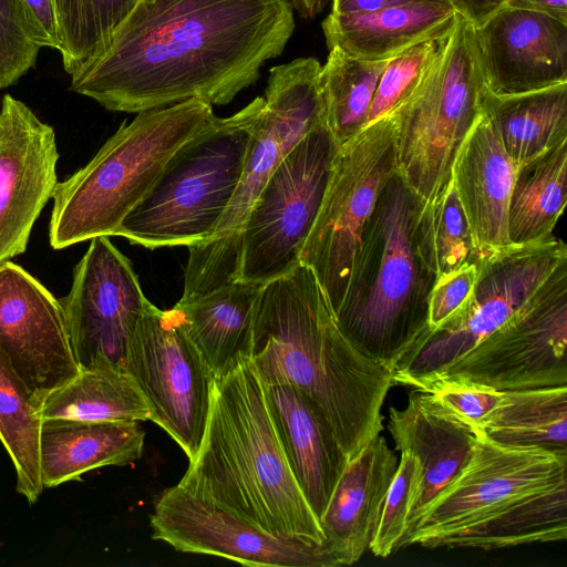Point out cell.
Instances as JSON below:
<instances>
[{
  "label": "cell",
  "mask_w": 567,
  "mask_h": 567,
  "mask_svg": "<svg viewBox=\"0 0 567 567\" xmlns=\"http://www.w3.org/2000/svg\"><path fill=\"white\" fill-rule=\"evenodd\" d=\"M290 0H137L71 90L138 113L200 99L225 105L295 30Z\"/></svg>",
  "instance_id": "6da1fadb"
},
{
  "label": "cell",
  "mask_w": 567,
  "mask_h": 567,
  "mask_svg": "<svg viewBox=\"0 0 567 567\" xmlns=\"http://www.w3.org/2000/svg\"><path fill=\"white\" fill-rule=\"evenodd\" d=\"M250 359L262 383L292 385L312 401L348 461L382 431L392 369L350 343L307 266L262 286Z\"/></svg>",
  "instance_id": "7a4b0ae2"
},
{
  "label": "cell",
  "mask_w": 567,
  "mask_h": 567,
  "mask_svg": "<svg viewBox=\"0 0 567 567\" xmlns=\"http://www.w3.org/2000/svg\"><path fill=\"white\" fill-rule=\"evenodd\" d=\"M178 485L270 534L324 542L288 464L251 359L214 381L200 446Z\"/></svg>",
  "instance_id": "3957f363"
},
{
  "label": "cell",
  "mask_w": 567,
  "mask_h": 567,
  "mask_svg": "<svg viewBox=\"0 0 567 567\" xmlns=\"http://www.w3.org/2000/svg\"><path fill=\"white\" fill-rule=\"evenodd\" d=\"M422 202L395 173L361 234L337 323L362 354L389 368L429 328L436 280L416 248Z\"/></svg>",
  "instance_id": "277c9868"
},
{
  "label": "cell",
  "mask_w": 567,
  "mask_h": 567,
  "mask_svg": "<svg viewBox=\"0 0 567 567\" xmlns=\"http://www.w3.org/2000/svg\"><path fill=\"white\" fill-rule=\"evenodd\" d=\"M136 114L85 166L56 183L49 225L52 248L114 236L173 155L217 120L213 105L200 99Z\"/></svg>",
  "instance_id": "5b68a950"
},
{
  "label": "cell",
  "mask_w": 567,
  "mask_h": 567,
  "mask_svg": "<svg viewBox=\"0 0 567 567\" xmlns=\"http://www.w3.org/2000/svg\"><path fill=\"white\" fill-rule=\"evenodd\" d=\"M320 71L321 64L311 56L270 69L265 95L259 96L239 183L214 234L188 247L179 303L236 280L240 234L254 202L292 147L324 123Z\"/></svg>",
  "instance_id": "8992f818"
},
{
  "label": "cell",
  "mask_w": 567,
  "mask_h": 567,
  "mask_svg": "<svg viewBox=\"0 0 567 567\" xmlns=\"http://www.w3.org/2000/svg\"><path fill=\"white\" fill-rule=\"evenodd\" d=\"M258 105L259 96L182 146L114 236L148 249L208 239L239 183Z\"/></svg>",
  "instance_id": "52a82bcc"
},
{
  "label": "cell",
  "mask_w": 567,
  "mask_h": 567,
  "mask_svg": "<svg viewBox=\"0 0 567 567\" xmlns=\"http://www.w3.org/2000/svg\"><path fill=\"white\" fill-rule=\"evenodd\" d=\"M483 90L474 27L457 14L424 78L395 110L398 173L423 206L449 185Z\"/></svg>",
  "instance_id": "ba28073f"
},
{
  "label": "cell",
  "mask_w": 567,
  "mask_h": 567,
  "mask_svg": "<svg viewBox=\"0 0 567 567\" xmlns=\"http://www.w3.org/2000/svg\"><path fill=\"white\" fill-rule=\"evenodd\" d=\"M564 265L567 246L554 236L511 244L480 258L477 281L466 301L426 329L395 362L394 385L415 389L436 377L530 302Z\"/></svg>",
  "instance_id": "9c48e42d"
},
{
  "label": "cell",
  "mask_w": 567,
  "mask_h": 567,
  "mask_svg": "<svg viewBox=\"0 0 567 567\" xmlns=\"http://www.w3.org/2000/svg\"><path fill=\"white\" fill-rule=\"evenodd\" d=\"M393 111L339 145L313 226L300 252L336 313L347 292L361 234L379 196L398 173Z\"/></svg>",
  "instance_id": "30bf717a"
},
{
  "label": "cell",
  "mask_w": 567,
  "mask_h": 567,
  "mask_svg": "<svg viewBox=\"0 0 567 567\" xmlns=\"http://www.w3.org/2000/svg\"><path fill=\"white\" fill-rule=\"evenodd\" d=\"M338 148L322 123L305 135L274 171L244 223L236 280L266 284L300 264Z\"/></svg>",
  "instance_id": "8fae6325"
},
{
  "label": "cell",
  "mask_w": 567,
  "mask_h": 567,
  "mask_svg": "<svg viewBox=\"0 0 567 567\" xmlns=\"http://www.w3.org/2000/svg\"><path fill=\"white\" fill-rule=\"evenodd\" d=\"M566 349L564 265L530 302L427 382L462 380L499 392L567 386Z\"/></svg>",
  "instance_id": "7c38bea8"
},
{
  "label": "cell",
  "mask_w": 567,
  "mask_h": 567,
  "mask_svg": "<svg viewBox=\"0 0 567 567\" xmlns=\"http://www.w3.org/2000/svg\"><path fill=\"white\" fill-rule=\"evenodd\" d=\"M125 370L140 386L150 420L192 461L204 435L215 378L177 311L148 302L130 340Z\"/></svg>",
  "instance_id": "4fadbf2b"
},
{
  "label": "cell",
  "mask_w": 567,
  "mask_h": 567,
  "mask_svg": "<svg viewBox=\"0 0 567 567\" xmlns=\"http://www.w3.org/2000/svg\"><path fill=\"white\" fill-rule=\"evenodd\" d=\"M563 482H567V457L503 447L478 430L470 462L423 512L404 547L436 548L444 536Z\"/></svg>",
  "instance_id": "5bb4252c"
},
{
  "label": "cell",
  "mask_w": 567,
  "mask_h": 567,
  "mask_svg": "<svg viewBox=\"0 0 567 567\" xmlns=\"http://www.w3.org/2000/svg\"><path fill=\"white\" fill-rule=\"evenodd\" d=\"M148 302L128 258L110 237L92 238L60 300L80 370H125L130 340Z\"/></svg>",
  "instance_id": "9a60e30c"
},
{
  "label": "cell",
  "mask_w": 567,
  "mask_h": 567,
  "mask_svg": "<svg viewBox=\"0 0 567 567\" xmlns=\"http://www.w3.org/2000/svg\"><path fill=\"white\" fill-rule=\"evenodd\" d=\"M150 523L154 539L182 553L218 556L254 567L341 566L326 542L270 534L178 484L159 495Z\"/></svg>",
  "instance_id": "2e32d148"
},
{
  "label": "cell",
  "mask_w": 567,
  "mask_h": 567,
  "mask_svg": "<svg viewBox=\"0 0 567 567\" xmlns=\"http://www.w3.org/2000/svg\"><path fill=\"white\" fill-rule=\"evenodd\" d=\"M0 350L37 405L80 372L60 300L10 260L0 265Z\"/></svg>",
  "instance_id": "e0dca14e"
},
{
  "label": "cell",
  "mask_w": 567,
  "mask_h": 567,
  "mask_svg": "<svg viewBox=\"0 0 567 567\" xmlns=\"http://www.w3.org/2000/svg\"><path fill=\"white\" fill-rule=\"evenodd\" d=\"M55 133L23 102L0 107V265L22 254L56 181Z\"/></svg>",
  "instance_id": "ac0fdd59"
},
{
  "label": "cell",
  "mask_w": 567,
  "mask_h": 567,
  "mask_svg": "<svg viewBox=\"0 0 567 567\" xmlns=\"http://www.w3.org/2000/svg\"><path fill=\"white\" fill-rule=\"evenodd\" d=\"M474 33L488 92L519 94L567 82V21L505 4Z\"/></svg>",
  "instance_id": "d6986e66"
},
{
  "label": "cell",
  "mask_w": 567,
  "mask_h": 567,
  "mask_svg": "<svg viewBox=\"0 0 567 567\" xmlns=\"http://www.w3.org/2000/svg\"><path fill=\"white\" fill-rule=\"evenodd\" d=\"M388 429L395 449L412 453L422 466L402 548L423 512L470 462L478 429L446 410L426 391L416 389L411 391L404 409L390 408Z\"/></svg>",
  "instance_id": "ffe728a7"
},
{
  "label": "cell",
  "mask_w": 567,
  "mask_h": 567,
  "mask_svg": "<svg viewBox=\"0 0 567 567\" xmlns=\"http://www.w3.org/2000/svg\"><path fill=\"white\" fill-rule=\"evenodd\" d=\"M516 168L481 112L458 147L451 181L482 258L511 245L509 198Z\"/></svg>",
  "instance_id": "44dd1931"
},
{
  "label": "cell",
  "mask_w": 567,
  "mask_h": 567,
  "mask_svg": "<svg viewBox=\"0 0 567 567\" xmlns=\"http://www.w3.org/2000/svg\"><path fill=\"white\" fill-rule=\"evenodd\" d=\"M264 384L268 409L291 472L320 520L348 457L312 401L297 388Z\"/></svg>",
  "instance_id": "7402d4cb"
},
{
  "label": "cell",
  "mask_w": 567,
  "mask_h": 567,
  "mask_svg": "<svg viewBox=\"0 0 567 567\" xmlns=\"http://www.w3.org/2000/svg\"><path fill=\"white\" fill-rule=\"evenodd\" d=\"M398 464L380 434L347 463L319 520L341 566L354 564L369 549Z\"/></svg>",
  "instance_id": "603a6c76"
},
{
  "label": "cell",
  "mask_w": 567,
  "mask_h": 567,
  "mask_svg": "<svg viewBox=\"0 0 567 567\" xmlns=\"http://www.w3.org/2000/svg\"><path fill=\"white\" fill-rule=\"evenodd\" d=\"M145 432L138 422L43 419L39 454L44 488L79 481L103 466H123L142 457Z\"/></svg>",
  "instance_id": "cb8c5ba5"
},
{
  "label": "cell",
  "mask_w": 567,
  "mask_h": 567,
  "mask_svg": "<svg viewBox=\"0 0 567 567\" xmlns=\"http://www.w3.org/2000/svg\"><path fill=\"white\" fill-rule=\"evenodd\" d=\"M456 17L447 2L419 1L364 13H329L321 25L329 50L379 61L445 35Z\"/></svg>",
  "instance_id": "d4e9b609"
},
{
  "label": "cell",
  "mask_w": 567,
  "mask_h": 567,
  "mask_svg": "<svg viewBox=\"0 0 567 567\" xmlns=\"http://www.w3.org/2000/svg\"><path fill=\"white\" fill-rule=\"evenodd\" d=\"M264 285L235 280L173 307L215 380L250 359Z\"/></svg>",
  "instance_id": "484cf974"
},
{
  "label": "cell",
  "mask_w": 567,
  "mask_h": 567,
  "mask_svg": "<svg viewBox=\"0 0 567 567\" xmlns=\"http://www.w3.org/2000/svg\"><path fill=\"white\" fill-rule=\"evenodd\" d=\"M481 112L517 172L567 140V82L511 95H495L484 86Z\"/></svg>",
  "instance_id": "4316f807"
},
{
  "label": "cell",
  "mask_w": 567,
  "mask_h": 567,
  "mask_svg": "<svg viewBox=\"0 0 567 567\" xmlns=\"http://www.w3.org/2000/svg\"><path fill=\"white\" fill-rule=\"evenodd\" d=\"M567 538V482L529 494L499 513L455 530L436 548L493 550Z\"/></svg>",
  "instance_id": "83f0119b"
},
{
  "label": "cell",
  "mask_w": 567,
  "mask_h": 567,
  "mask_svg": "<svg viewBox=\"0 0 567 567\" xmlns=\"http://www.w3.org/2000/svg\"><path fill=\"white\" fill-rule=\"evenodd\" d=\"M478 424L491 442L567 457V386L503 392Z\"/></svg>",
  "instance_id": "f1b7e54d"
},
{
  "label": "cell",
  "mask_w": 567,
  "mask_h": 567,
  "mask_svg": "<svg viewBox=\"0 0 567 567\" xmlns=\"http://www.w3.org/2000/svg\"><path fill=\"white\" fill-rule=\"evenodd\" d=\"M43 419L86 421L150 420L148 404L133 377L114 367L80 370L38 404Z\"/></svg>",
  "instance_id": "f546056e"
},
{
  "label": "cell",
  "mask_w": 567,
  "mask_h": 567,
  "mask_svg": "<svg viewBox=\"0 0 567 567\" xmlns=\"http://www.w3.org/2000/svg\"><path fill=\"white\" fill-rule=\"evenodd\" d=\"M566 202L567 140L516 172L507 215L511 244H530L553 236Z\"/></svg>",
  "instance_id": "4dcf8cb0"
},
{
  "label": "cell",
  "mask_w": 567,
  "mask_h": 567,
  "mask_svg": "<svg viewBox=\"0 0 567 567\" xmlns=\"http://www.w3.org/2000/svg\"><path fill=\"white\" fill-rule=\"evenodd\" d=\"M41 424L33 396L0 350V442L14 466L17 492L30 504L44 489L39 454Z\"/></svg>",
  "instance_id": "1f68e13d"
},
{
  "label": "cell",
  "mask_w": 567,
  "mask_h": 567,
  "mask_svg": "<svg viewBox=\"0 0 567 567\" xmlns=\"http://www.w3.org/2000/svg\"><path fill=\"white\" fill-rule=\"evenodd\" d=\"M388 60L368 61L338 48L329 50L319 75L324 123L338 144L367 123L372 99Z\"/></svg>",
  "instance_id": "d6a6232c"
},
{
  "label": "cell",
  "mask_w": 567,
  "mask_h": 567,
  "mask_svg": "<svg viewBox=\"0 0 567 567\" xmlns=\"http://www.w3.org/2000/svg\"><path fill=\"white\" fill-rule=\"evenodd\" d=\"M64 70L71 76L103 49L137 0H52Z\"/></svg>",
  "instance_id": "836d02e7"
},
{
  "label": "cell",
  "mask_w": 567,
  "mask_h": 567,
  "mask_svg": "<svg viewBox=\"0 0 567 567\" xmlns=\"http://www.w3.org/2000/svg\"><path fill=\"white\" fill-rule=\"evenodd\" d=\"M415 237L419 255L436 279L480 259L452 181L432 204L422 205Z\"/></svg>",
  "instance_id": "e575fe53"
},
{
  "label": "cell",
  "mask_w": 567,
  "mask_h": 567,
  "mask_svg": "<svg viewBox=\"0 0 567 567\" xmlns=\"http://www.w3.org/2000/svg\"><path fill=\"white\" fill-rule=\"evenodd\" d=\"M443 37L413 45L389 59L378 82L365 125L395 111L413 93L436 56Z\"/></svg>",
  "instance_id": "d590c367"
},
{
  "label": "cell",
  "mask_w": 567,
  "mask_h": 567,
  "mask_svg": "<svg viewBox=\"0 0 567 567\" xmlns=\"http://www.w3.org/2000/svg\"><path fill=\"white\" fill-rule=\"evenodd\" d=\"M422 480V466L415 455L401 452L394 478L389 487L377 530L369 545L374 556L388 557L401 548L408 517Z\"/></svg>",
  "instance_id": "8d00e7d4"
},
{
  "label": "cell",
  "mask_w": 567,
  "mask_h": 567,
  "mask_svg": "<svg viewBox=\"0 0 567 567\" xmlns=\"http://www.w3.org/2000/svg\"><path fill=\"white\" fill-rule=\"evenodd\" d=\"M40 48L20 0H0V90L34 66Z\"/></svg>",
  "instance_id": "74e56055"
},
{
  "label": "cell",
  "mask_w": 567,
  "mask_h": 567,
  "mask_svg": "<svg viewBox=\"0 0 567 567\" xmlns=\"http://www.w3.org/2000/svg\"><path fill=\"white\" fill-rule=\"evenodd\" d=\"M416 390L426 391L446 410L476 426L504 396L493 388L453 379H436Z\"/></svg>",
  "instance_id": "f35d334b"
},
{
  "label": "cell",
  "mask_w": 567,
  "mask_h": 567,
  "mask_svg": "<svg viewBox=\"0 0 567 567\" xmlns=\"http://www.w3.org/2000/svg\"><path fill=\"white\" fill-rule=\"evenodd\" d=\"M478 277L477 262L439 277L429 296V328L441 324L468 298Z\"/></svg>",
  "instance_id": "ab89813d"
},
{
  "label": "cell",
  "mask_w": 567,
  "mask_h": 567,
  "mask_svg": "<svg viewBox=\"0 0 567 567\" xmlns=\"http://www.w3.org/2000/svg\"><path fill=\"white\" fill-rule=\"evenodd\" d=\"M25 18L40 47L60 49L58 21L52 0H20Z\"/></svg>",
  "instance_id": "60d3db41"
},
{
  "label": "cell",
  "mask_w": 567,
  "mask_h": 567,
  "mask_svg": "<svg viewBox=\"0 0 567 567\" xmlns=\"http://www.w3.org/2000/svg\"><path fill=\"white\" fill-rule=\"evenodd\" d=\"M507 0H446L454 11L474 28L503 8Z\"/></svg>",
  "instance_id": "b9f144b4"
},
{
  "label": "cell",
  "mask_w": 567,
  "mask_h": 567,
  "mask_svg": "<svg viewBox=\"0 0 567 567\" xmlns=\"http://www.w3.org/2000/svg\"><path fill=\"white\" fill-rule=\"evenodd\" d=\"M331 14H351L372 12L388 7L401 6L419 1H443L446 0H331Z\"/></svg>",
  "instance_id": "7bdbcfd3"
},
{
  "label": "cell",
  "mask_w": 567,
  "mask_h": 567,
  "mask_svg": "<svg viewBox=\"0 0 567 567\" xmlns=\"http://www.w3.org/2000/svg\"><path fill=\"white\" fill-rule=\"evenodd\" d=\"M506 4L544 11L567 21V0H507Z\"/></svg>",
  "instance_id": "ee69618b"
},
{
  "label": "cell",
  "mask_w": 567,
  "mask_h": 567,
  "mask_svg": "<svg viewBox=\"0 0 567 567\" xmlns=\"http://www.w3.org/2000/svg\"><path fill=\"white\" fill-rule=\"evenodd\" d=\"M330 0H290L292 9L305 19H313L323 11Z\"/></svg>",
  "instance_id": "f6af8a7d"
}]
</instances>
